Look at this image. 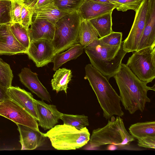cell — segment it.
<instances>
[{
    "label": "cell",
    "mask_w": 155,
    "mask_h": 155,
    "mask_svg": "<svg viewBox=\"0 0 155 155\" xmlns=\"http://www.w3.org/2000/svg\"><path fill=\"white\" fill-rule=\"evenodd\" d=\"M155 45V0H149L145 25L137 50Z\"/></svg>",
    "instance_id": "ac0fdd59"
},
{
    "label": "cell",
    "mask_w": 155,
    "mask_h": 155,
    "mask_svg": "<svg viewBox=\"0 0 155 155\" xmlns=\"http://www.w3.org/2000/svg\"><path fill=\"white\" fill-rule=\"evenodd\" d=\"M84 0H54V4L60 10L71 13L78 11Z\"/></svg>",
    "instance_id": "f1b7e54d"
},
{
    "label": "cell",
    "mask_w": 155,
    "mask_h": 155,
    "mask_svg": "<svg viewBox=\"0 0 155 155\" xmlns=\"http://www.w3.org/2000/svg\"><path fill=\"white\" fill-rule=\"evenodd\" d=\"M26 54L38 68L53 62L55 55L51 41L44 39L31 41Z\"/></svg>",
    "instance_id": "30bf717a"
},
{
    "label": "cell",
    "mask_w": 155,
    "mask_h": 155,
    "mask_svg": "<svg viewBox=\"0 0 155 155\" xmlns=\"http://www.w3.org/2000/svg\"><path fill=\"white\" fill-rule=\"evenodd\" d=\"M104 127L94 130L90 137L91 147L113 144L120 147L129 146L135 140L127 130L123 119L120 117L116 118L112 116Z\"/></svg>",
    "instance_id": "277c9868"
},
{
    "label": "cell",
    "mask_w": 155,
    "mask_h": 155,
    "mask_svg": "<svg viewBox=\"0 0 155 155\" xmlns=\"http://www.w3.org/2000/svg\"><path fill=\"white\" fill-rule=\"evenodd\" d=\"M69 13L60 10L53 3L35 8L32 17L44 19L55 25L60 18Z\"/></svg>",
    "instance_id": "d6986e66"
},
{
    "label": "cell",
    "mask_w": 155,
    "mask_h": 155,
    "mask_svg": "<svg viewBox=\"0 0 155 155\" xmlns=\"http://www.w3.org/2000/svg\"><path fill=\"white\" fill-rule=\"evenodd\" d=\"M55 31V25L46 19L32 17L29 32L31 41L40 39L51 41Z\"/></svg>",
    "instance_id": "e0dca14e"
},
{
    "label": "cell",
    "mask_w": 155,
    "mask_h": 155,
    "mask_svg": "<svg viewBox=\"0 0 155 155\" xmlns=\"http://www.w3.org/2000/svg\"><path fill=\"white\" fill-rule=\"evenodd\" d=\"M115 8V5L112 3L84 0L78 11L82 19L89 20L113 12Z\"/></svg>",
    "instance_id": "9a60e30c"
},
{
    "label": "cell",
    "mask_w": 155,
    "mask_h": 155,
    "mask_svg": "<svg viewBox=\"0 0 155 155\" xmlns=\"http://www.w3.org/2000/svg\"><path fill=\"white\" fill-rule=\"evenodd\" d=\"M149 8V0H142L135 11L134 20L129 33L123 41V48L127 53L137 50L145 25Z\"/></svg>",
    "instance_id": "ba28073f"
},
{
    "label": "cell",
    "mask_w": 155,
    "mask_h": 155,
    "mask_svg": "<svg viewBox=\"0 0 155 155\" xmlns=\"http://www.w3.org/2000/svg\"><path fill=\"white\" fill-rule=\"evenodd\" d=\"M27 51L14 36L9 24L0 25V55L26 54Z\"/></svg>",
    "instance_id": "8fae6325"
},
{
    "label": "cell",
    "mask_w": 155,
    "mask_h": 155,
    "mask_svg": "<svg viewBox=\"0 0 155 155\" xmlns=\"http://www.w3.org/2000/svg\"><path fill=\"white\" fill-rule=\"evenodd\" d=\"M120 45L106 44L99 39L95 40L84 48L91 64L109 80L119 70L122 61L127 52Z\"/></svg>",
    "instance_id": "7a4b0ae2"
},
{
    "label": "cell",
    "mask_w": 155,
    "mask_h": 155,
    "mask_svg": "<svg viewBox=\"0 0 155 155\" xmlns=\"http://www.w3.org/2000/svg\"><path fill=\"white\" fill-rule=\"evenodd\" d=\"M55 71L51 81L52 89L57 93L63 91L66 94L68 84L72 77L71 70L63 68Z\"/></svg>",
    "instance_id": "44dd1931"
},
{
    "label": "cell",
    "mask_w": 155,
    "mask_h": 155,
    "mask_svg": "<svg viewBox=\"0 0 155 155\" xmlns=\"http://www.w3.org/2000/svg\"><path fill=\"white\" fill-rule=\"evenodd\" d=\"M11 30L17 41L27 50L31 42L29 28L18 23L9 24Z\"/></svg>",
    "instance_id": "d4e9b609"
},
{
    "label": "cell",
    "mask_w": 155,
    "mask_h": 155,
    "mask_svg": "<svg viewBox=\"0 0 155 155\" xmlns=\"http://www.w3.org/2000/svg\"><path fill=\"white\" fill-rule=\"evenodd\" d=\"M137 144L140 147L155 149V136H147L139 139Z\"/></svg>",
    "instance_id": "836d02e7"
},
{
    "label": "cell",
    "mask_w": 155,
    "mask_h": 155,
    "mask_svg": "<svg viewBox=\"0 0 155 155\" xmlns=\"http://www.w3.org/2000/svg\"><path fill=\"white\" fill-rule=\"evenodd\" d=\"M134 52L126 65L140 81L151 82L155 78V45Z\"/></svg>",
    "instance_id": "52a82bcc"
},
{
    "label": "cell",
    "mask_w": 155,
    "mask_h": 155,
    "mask_svg": "<svg viewBox=\"0 0 155 155\" xmlns=\"http://www.w3.org/2000/svg\"><path fill=\"white\" fill-rule=\"evenodd\" d=\"M50 140L52 146L58 150H75L86 144L90 134L86 127L78 130L64 124L57 125L44 134Z\"/></svg>",
    "instance_id": "5b68a950"
},
{
    "label": "cell",
    "mask_w": 155,
    "mask_h": 155,
    "mask_svg": "<svg viewBox=\"0 0 155 155\" xmlns=\"http://www.w3.org/2000/svg\"><path fill=\"white\" fill-rule=\"evenodd\" d=\"M18 75L21 82L38 97L49 103L51 101L49 93L39 80L36 73L24 68Z\"/></svg>",
    "instance_id": "7c38bea8"
},
{
    "label": "cell",
    "mask_w": 155,
    "mask_h": 155,
    "mask_svg": "<svg viewBox=\"0 0 155 155\" xmlns=\"http://www.w3.org/2000/svg\"><path fill=\"white\" fill-rule=\"evenodd\" d=\"M64 124L74 127L81 130L89 125L88 117L84 114L73 115L61 114L60 117Z\"/></svg>",
    "instance_id": "484cf974"
},
{
    "label": "cell",
    "mask_w": 155,
    "mask_h": 155,
    "mask_svg": "<svg viewBox=\"0 0 155 155\" xmlns=\"http://www.w3.org/2000/svg\"><path fill=\"white\" fill-rule=\"evenodd\" d=\"M82 19L78 11L69 13L55 25L51 42L56 54L63 52L79 42V34Z\"/></svg>",
    "instance_id": "8992f818"
},
{
    "label": "cell",
    "mask_w": 155,
    "mask_h": 155,
    "mask_svg": "<svg viewBox=\"0 0 155 155\" xmlns=\"http://www.w3.org/2000/svg\"><path fill=\"white\" fill-rule=\"evenodd\" d=\"M122 33L113 31L109 35L99 38L104 43L111 46H118L122 43Z\"/></svg>",
    "instance_id": "1f68e13d"
},
{
    "label": "cell",
    "mask_w": 155,
    "mask_h": 155,
    "mask_svg": "<svg viewBox=\"0 0 155 155\" xmlns=\"http://www.w3.org/2000/svg\"><path fill=\"white\" fill-rule=\"evenodd\" d=\"M38 117V125L45 130H50L58 123L62 113L56 106L48 104L43 100H35Z\"/></svg>",
    "instance_id": "4fadbf2b"
},
{
    "label": "cell",
    "mask_w": 155,
    "mask_h": 155,
    "mask_svg": "<svg viewBox=\"0 0 155 155\" xmlns=\"http://www.w3.org/2000/svg\"><path fill=\"white\" fill-rule=\"evenodd\" d=\"M99 38L97 31L89 21L82 19L79 31V43L84 48Z\"/></svg>",
    "instance_id": "603a6c76"
},
{
    "label": "cell",
    "mask_w": 155,
    "mask_h": 155,
    "mask_svg": "<svg viewBox=\"0 0 155 155\" xmlns=\"http://www.w3.org/2000/svg\"><path fill=\"white\" fill-rule=\"evenodd\" d=\"M129 130L130 134L137 140L147 136H155V122H138L131 125Z\"/></svg>",
    "instance_id": "cb8c5ba5"
},
{
    "label": "cell",
    "mask_w": 155,
    "mask_h": 155,
    "mask_svg": "<svg viewBox=\"0 0 155 155\" xmlns=\"http://www.w3.org/2000/svg\"><path fill=\"white\" fill-rule=\"evenodd\" d=\"M93 0L96 1V2H101L111 3L109 2L108 0Z\"/></svg>",
    "instance_id": "8d00e7d4"
},
{
    "label": "cell",
    "mask_w": 155,
    "mask_h": 155,
    "mask_svg": "<svg viewBox=\"0 0 155 155\" xmlns=\"http://www.w3.org/2000/svg\"><path fill=\"white\" fill-rule=\"evenodd\" d=\"M16 0V1H20V2H23L25 0Z\"/></svg>",
    "instance_id": "74e56055"
},
{
    "label": "cell",
    "mask_w": 155,
    "mask_h": 155,
    "mask_svg": "<svg viewBox=\"0 0 155 155\" xmlns=\"http://www.w3.org/2000/svg\"><path fill=\"white\" fill-rule=\"evenodd\" d=\"M35 2L32 0H25L23 2L21 14V25L29 28L34 13Z\"/></svg>",
    "instance_id": "83f0119b"
},
{
    "label": "cell",
    "mask_w": 155,
    "mask_h": 155,
    "mask_svg": "<svg viewBox=\"0 0 155 155\" xmlns=\"http://www.w3.org/2000/svg\"><path fill=\"white\" fill-rule=\"evenodd\" d=\"M13 77L9 65L0 58V86L7 91L12 86Z\"/></svg>",
    "instance_id": "4316f807"
},
{
    "label": "cell",
    "mask_w": 155,
    "mask_h": 155,
    "mask_svg": "<svg viewBox=\"0 0 155 155\" xmlns=\"http://www.w3.org/2000/svg\"><path fill=\"white\" fill-rule=\"evenodd\" d=\"M85 77L94 91L106 120L114 115L123 117L124 113L120 104L119 96L108 80L91 64L85 67Z\"/></svg>",
    "instance_id": "3957f363"
},
{
    "label": "cell",
    "mask_w": 155,
    "mask_h": 155,
    "mask_svg": "<svg viewBox=\"0 0 155 155\" xmlns=\"http://www.w3.org/2000/svg\"><path fill=\"white\" fill-rule=\"evenodd\" d=\"M84 50L83 47L78 43L73 45L66 51L55 55L53 61V70L55 71L66 62L76 59L83 53Z\"/></svg>",
    "instance_id": "ffe728a7"
},
{
    "label": "cell",
    "mask_w": 155,
    "mask_h": 155,
    "mask_svg": "<svg viewBox=\"0 0 155 155\" xmlns=\"http://www.w3.org/2000/svg\"><path fill=\"white\" fill-rule=\"evenodd\" d=\"M0 116L14 122L40 131L37 120L13 100L7 98L0 101Z\"/></svg>",
    "instance_id": "9c48e42d"
},
{
    "label": "cell",
    "mask_w": 155,
    "mask_h": 155,
    "mask_svg": "<svg viewBox=\"0 0 155 155\" xmlns=\"http://www.w3.org/2000/svg\"><path fill=\"white\" fill-rule=\"evenodd\" d=\"M21 150H32L42 145L46 139L43 133L28 127L17 124Z\"/></svg>",
    "instance_id": "2e32d148"
},
{
    "label": "cell",
    "mask_w": 155,
    "mask_h": 155,
    "mask_svg": "<svg viewBox=\"0 0 155 155\" xmlns=\"http://www.w3.org/2000/svg\"><path fill=\"white\" fill-rule=\"evenodd\" d=\"M112 13L111 12L89 20L97 31L100 38L109 35L113 31Z\"/></svg>",
    "instance_id": "7402d4cb"
},
{
    "label": "cell",
    "mask_w": 155,
    "mask_h": 155,
    "mask_svg": "<svg viewBox=\"0 0 155 155\" xmlns=\"http://www.w3.org/2000/svg\"><path fill=\"white\" fill-rule=\"evenodd\" d=\"M35 8H39L46 5L53 4L54 0H34Z\"/></svg>",
    "instance_id": "e575fe53"
},
{
    "label": "cell",
    "mask_w": 155,
    "mask_h": 155,
    "mask_svg": "<svg viewBox=\"0 0 155 155\" xmlns=\"http://www.w3.org/2000/svg\"><path fill=\"white\" fill-rule=\"evenodd\" d=\"M6 90L0 86V101H1L5 99L9 98Z\"/></svg>",
    "instance_id": "d590c367"
},
{
    "label": "cell",
    "mask_w": 155,
    "mask_h": 155,
    "mask_svg": "<svg viewBox=\"0 0 155 155\" xmlns=\"http://www.w3.org/2000/svg\"><path fill=\"white\" fill-rule=\"evenodd\" d=\"M120 92V98L125 109L130 114L137 110L143 112L147 103L150 99L147 95L149 90L155 91L152 87L140 81L130 70L126 64L122 63L119 71L113 77Z\"/></svg>",
    "instance_id": "6da1fadb"
},
{
    "label": "cell",
    "mask_w": 155,
    "mask_h": 155,
    "mask_svg": "<svg viewBox=\"0 0 155 155\" xmlns=\"http://www.w3.org/2000/svg\"><path fill=\"white\" fill-rule=\"evenodd\" d=\"M12 0H0V25L12 23Z\"/></svg>",
    "instance_id": "4dcf8cb0"
},
{
    "label": "cell",
    "mask_w": 155,
    "mask_h": 155,
    "mask_svg": "<svg viewBox=\"0 0 155 155\" xmlns=\"http://www.w3.org/2000/svg\"><path fill=\"white\" fill-rule=\"evenodd\" d=\"M7 93L9 98L22 107L38 121L36 99L31 93L19 87L12 86L8 89Z\"/></svg>",
    "instance_id": "5bb4252c"
},
{
    "label": "cell",
    "mask_w": 155,
    "mask_h": 155,
    "mask_svg": "<svg viewBox=\"0 0 155 155\" xmlns=\"http://www.w3.org/2000/svg\"><path fill=\"white\" fill-rule=\"evenodd\" d=\"M12 23L21 24V14L23 2L12 0Z\"/></svg>",
    "instance_id": "d6a6232c"
},
{
    "label": "cell",
    "mask_w": 155,
    "mask_h": 155,
    "mask_svg": "<svg viewBox=\"0 0 155 155\" xmlns=\"http://www.w3.org/2000/svg\"><path fill=\"white\" fill-rule=\"evenodd\" d=\"M109 2L115 5L118 11L126 12L132 10L135 12L140 6L142 0H108Z\"/></svg>",
    "instance_id": "f546056e"
}]
</instances>
